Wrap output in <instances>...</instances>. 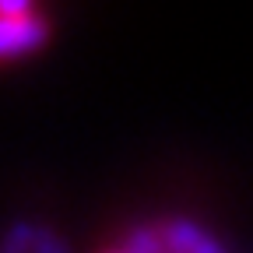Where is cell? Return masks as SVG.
<instances>
[{"label":"cell","mask_w":253,"mask_h":253,"mask_svg":"<svg viewBox=\"0 0 253 253\" xmlns=\"http://www.w3.org/2000/svg\"><path fill=\"white\" fill-rule=\"evenodd\" d=\"M46 36H49V18L36 4L0 0V60L32 53Z\"/></svg>","instance_id":"cell-1"}]
</instances>
